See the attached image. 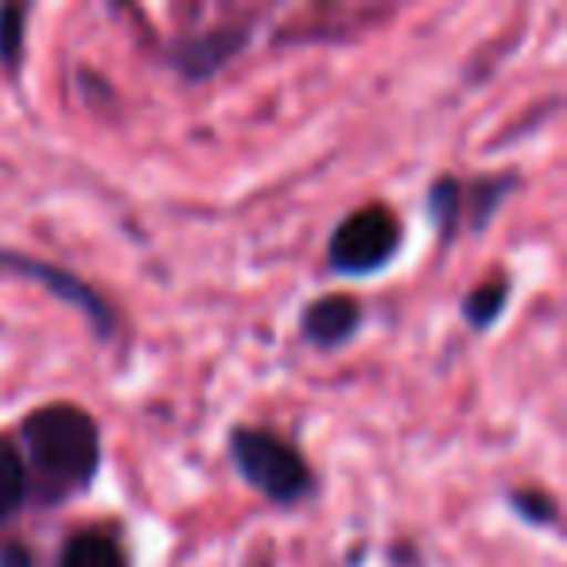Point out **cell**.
<instances>
[{
    "label": "cell",
    "instance_id": "1",
    "mask_svg": "<svg viewBox=\"0 0 567 567\" xmlns=\"http://www.w3.org/2000/svg\"><path fill=\"white\" fill-rule=\"evenodd\" d=\"M17 443L28 466V497L43 505L86 494L102 471V427L82 404L51 401L28 412Z\"/></svg>",
    "mask_w": 567,
    "mask_h": 567
},
{
    "label": "cell",
    "instance_id": "2",
    "mask_svg": "<svg viewBox=\"0 0 567 567\" xmlns=\"http://www.w3.org/2000/svg\"><path fill=\"white\" fill-rule=\"evenodd\" d=\"M229 463L241 474L245 486H252L265 502L280 505V509L303 505L319 489L316 471L308 466L303 451L268 427L237 424L229 432Z\"/></svg>",
    "mask_w": 567,
    "mask_h": 567
},
{
    "label": "cell",
    "instance_id": "3",
    "mask_svg": "<svg viewBox=\"0 0 567 567\" xmlns=\"http://www.w3.org/2000/svg\"><path fill=\"white\" fill-rule=\"evenodd\" d=\"M401 245H404V226L393 206H381V203L362 206V210H350L334 226L331 241H327V268L347 276V280L378 276L393 265Z\"/></svg>",
    "mask_w": 567,
    "mask_h": 567
},
{
    "label": "cell",
    "instance_id": "4",
    "mask_svg": "<svg viewBox=\"0 0 567 567\" xmlns=\"http://www.w3.org/2000/svg\"><path fill=\"white\" fill-rule=\"evenodd\" d=\"M0 272L24 276V280L40 284L43 292H51L59 303L79 311L97 339H113V331H117V311H113V303L97 292L94 284H86L79 272H71V268L28 257V252H17V249H0Z\"/></svg>",
    "mask_w": 567,
    "mask_h": 567
},
{
    "label": "cell",
    "instance_id": "5",
    "mask_svg": "<svg viewBox=\"0 0 567 567\" xmlns=\"http://www.w3.org/2000/svg\"><path fill=\"white\" fill-rule=\"evenodd\" d=\"M257 35L252 20H226V24L203 28V32H187L164 51L167 66L179 74L183 82H210L221 74Z\"/></svg>",
    "mask_w": 567,
    "mask_h": 567
},
{
    "label": "cell",
    "instance_id": "6",
    "mask_svg": "<svg viewBox=\"0 0 567 567\" xmlns=\"http://www.w3.org/2000/svg\"><path fill=\"white\" fill-rule=\"evenodd\" d=\"M362 303L350 292H327L303 303L300 311V334L316 350H342L362 331Z\"/></svg>",
    "mask_w": 567,
    "mask_h": 567
},
{
    "label": "cell",
    "instance_id": "7",
    "mask_svg": "<svg viewBox=\"0 0 567 567\" xmlns=\"http://www.w3.org/2000/svg\"><path fill=\"white\" fill-rule=\"evenodd\" d=\"M55 567H128V556L113 533L82 528V533H74L63 540Z\"/></svg>",
    "mask_w": 567,
    "mask_h": 567
},
{
    "label": "cell",
    "instance_id": "8",
    "mask_svg": "<svg viewBox=\"0 0 567 567\" xmlns=\"http://www.w3.org/2000/svg\"><path fill=\"white\" fill-rule=\"evenodd\" d=\"M517 175H478L474 183H463V226H471L474 234L489 226V218L497 214V206L513 195Z\"/></svg>",
    "mask_w": 567,
    "mask_h": 567
},
{
    "label": "cell",
    "instance_id": "9",
    "mask_svg": "<svg viewBox=\"0 0 567 567\" xmlns=\"http://www.w3.org/2000/svg\"><path fill=\"white\" fill-rule=\"evenodd\" d=\"M28 502V466L17 435L0 432V525L12 520Z\"/></svg>",
    "mask_w": 567,
    "mask_h": 567
},
{
    "label": "cell",
    "instance_id": "10",
    "mask_svg": "<svg viewBox=\"0 0 567 567\" xmlns=\"http://www.w3.org/2000/svg\"><path fill=\"white\" fill-rule=\"evenodd\" d=\"M509 296H513L509 272H497L494 280L471 288V292L463 296V323L474 327V331H489V327L505 316V308H509Z\"/></svg>",
    "mask_w": 567,
    "mask_h": 567
},
{
    "label": "cell",
    "instance_id": "11",
    "mask_svg": "<svg viewBox=\"0 0 567 567\" xmlns=\"http://www.w3.org/2000/svg\"><path fill=\"white\" fill-rule=\"evenodd\" d=\"M427 218H432L440 245H451L463 226V183L455 175H440L427 187Z\"/></svg>",
    "mask_w": 567,
    "mask_h": 567
},
{
    "label": "cell",
    "instance_id": "12",
    "mask_svg": "<svg viewBox=\"0 0 567 567\" xmlns=\"http://www.w3.org/2000/svg\"><path fill=\"white\" fill-rule=\"evenodd\" d=\"M28 17L32 4H0V71L9 79H20L24 71V40H28Z\"/></svg>",
    "mask_w": 567,
    "mask_h": 567
},
{
    "label": "cell",
    "instance_id": "13",
    "mask_svg": "<svg viewBox=\"0 0 567 567\" xmlns=\"http://www.w3.org/2000/svg\"><path fill=\"white\" fill-rule=\"evenodd\" d=\"M509 509L517 513L525 525L533 528H556L559 525V505L556 497L548 494V489H528V486H517L509 489Z\"/></svg>",
    "mask_w": 567,
    "mask_h": 567
},
{
    "label": "cell",
    "instance_id": "14",
    "mask_svg": "<svg viewBox=\"0 0 567 567\" xmlns=\"http://www.w3.org/2000/svg\"><path fill=\"white\" fill-rule=\"evenodd\" d=\"M0 567H35V551L24 540L0 544Z\"/></svg>",
    "mask_w": 567,
    "mask_h": 567
}]
</instances>
